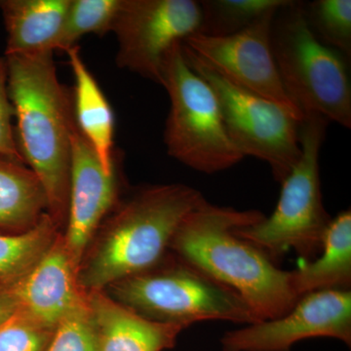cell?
<instances>
[{
    "label": "cell",
    "mask_w": 351,
    "mask_h": 351,
    "mask_svg": "<svg viewBox=\"0 0 351 351\" xmlns=\"http://www.w3.org/2000/svg\"><path fill=\"white\" fill-rule=\"evenodd\" d=\"M54 52L4 56L16 138L27 167L38 177L47 214L63 232L68 218L73 95L58 77Z\"/></svg>",
    "instance_id": "obj_1"
},
{
    "label": "cell",
    "mask_w": 351,
    "mask_h": 351,
    "mask_svg": "<svg viewBox=\"0 0 351 351\" xmlns=\"http://www.w3.org/2000/svg\"><path fill=\"white\" fill-rule=\"evenodd\" d=\"M265 218L257 210H237L206 202L184 219L170 252L239 294L260 321L287 313L298 298L290 271L237 234V228Z\"/></svg>",
    "instance_id": "obj_2"
},
{
    "label": "cell",
    "mask_w": 351,
    "mask_h": 351,
    "mask_svg": "<svg viewBox=\"0 0 351 351\" xmlns=\"http://www.w3.org/2000/svg\"><path fill=\"white\" fill-rule=\"evenodd\" d=\"M197 189L184 184H152L117 203L95 233L78 270L85 292L154 267L170 252L182 221L206 202Z\"/></svg>",
    "instance_id": "obj_3"
},
{
    "label": "cell",
    "mask_w": 351,
    "mask_h": 351,
    "mask_svg": "<svg viewBox=\"0 0 351 351\" xmlns=\"http://www.w3.org/2000/svg\"><path fill=\"white\" fill-rule=\"evenodd\" d=\"M143 317L182 328L208 320L258 322L239 294L169 252L157 265L106 289Z\"/></svg>",
    "instance_id": "obj_4"
},
{
    "label": "cell",
    "mask_w": 351,
    "mask_h": 351,
    "mask_svg": "<svg viewBox=\"0 0 351 351\" xmlns=\"http://www.w3.org/2000/svg\"><path fill=\"white\" fill-rule=\"evenodd\" d=\"M302 3L291 0L272 22V51L284 89L302 114L316 113L350 129V60L314 36Z\"/></svg>",
    "instance_id": "obj_5"
},
{
    "label": "cell",
    "mask_w": 351,
    "mask_h": 351,
    "mask_svg": "<svg viewBox=\"0 0 351 351\" xmlns=\"http://www.w3.org/2000/svg\"><path fill=\"white\" fill-rule=\"evenodd\" d=\"M329 121L306 113L300 125L302 154L281 184L274 213L255 225L237 228V235L265 252L274 263L295 250L306 260L319 255L331 217L323 205L319 156Z\"/></svg>",
    "instance_id": "obj_6"
},
{
    "label": "cell",
    "mask_w": 351,
    "mask_h": 351,
    "mask_svg": "<svg viewBox=\"0 0 351 351\" xmlns=\"http://www.w3.org/2000/svg\"><path fill=\"white\" fill-rule=\"evenodd\" d=\"M161 86L170 99L164 144L171 157L205 174L230 169L244 158L228 136L216 94L186 61L182 43L166 55Z\"/></svg>",
    "instance_id": "obj_7"
},
{
    "label": "cell",
    "mask_w": 351,
    "mask_h": 351,
    "mask_svg": "<svg viewBox=\"0 0 351 351\" xmlns=\"http://www.w3.org/2000/svg\"><path fill=\"white\" fill-rule=\"evenodd\" d=\"M182 52L191 68L216 94L233 145L244 157H256L267 163L281 184L301 157L302 119L282 106L228 82L184 47Z\"/></svg>",
    "instance_id": "obj_8"
},
{
    "label": "cell",
    "mask_w": 351,
    "mask_h": 351,
    "mask_svg": "<svg viewBox=\"0 0 351 351\" xmlns=\"http://www.w3.org/2000/svg\"><path fill=\"white\" fill-rule=\"evenodd\" d=\"M201 19L195 0H122L112 29L117 66L161 85L166 55L199 31Z\"/></svg>",
    "instance_id": "obj_9"
},
{
    "label": "cell",
    "mask_w": 351,
    "mask_h": 351,
    "mask_svg": "<svg viewBox=\"0 0 351 351\" xmlns=\"http://www.w3.org/2000/svg\"><path fill=\"white\" fill-rule=\"evenodd\" d=\"M277 11L232 36L196 32L184 40L182 47L228 82L282 106L302 119L304 114L284 89L272 51L271 27Z\"/></svg>",
    "instance_id": "obj_10"
},
{
    "label": "cell",
    "mask_w": 351,
    "mask_h": 351,
    "mask_svg": "<svg viewBox=\"0 0 351 351\" xmlns=\"http://www.w3.org/2000/svg\"><path fill=\"white\" fill-rule=\"evenodd\" d=\"M319 337L339 339L350 346V289L302 295L281 317L226 332L221 343L223 351H291L299 341Z\"/></svg>",
    "instance_id": "obj_11"
},
{
    "label": "cell",
    "mask_w": 351,
    "mask_h": 351,
    "mask_svg": "<svg viewBox=\"0 0 351 351\" xmlns=\"http://www.w3.org/2000/svg\"><path fill=\"white\" fill-rule=\"evenodd\" d=\"M117 171L106 172L75 123L71 136L68 218L62 233L66 251L77 270L88 245L104 219L117 206Z\"/></svg>",
    "instance_id": "obj_12"
},
{
    "label": "cell",
    "mask_w": 351,
    "mask_h": 351,
    "mask_svg": "<svg viewBox=\"0 0 351 351\" xmlns=\"http://www.w3.org/2000/svg\"><path fill=\"white\" fill-rule=\"evenodd\" d=\"M7 289L16 308L50 328L56 327L64 315L87 297L62 232L39 262Z\"/></svg>",
    "instance_id": "obj_13"
},
{
    "label": "cell",
    "mask_w": 351,
    "mask_h": 351,
    "mask_svg": "<svg viewBox=\"0 0 351 351\" xmlns=\"http://www.w3.org/2000/svg\"><path fill=\"white\" fill-rule=\"evenodd\" d=\"M87 295L96 325L98 351L170 350L184 330L143 317L114 301L105 291H91Z\"/></svg>",
    "instance_id": "obj_14"
},
{
    "label": "cell",
    "mask_w": 351,
    "mask_h": 351,
    "mask_svg": "<svg viewBox=\"0 0 351 351\" xmlns=\"http://www.w3.org/2000/svg\"><path fill=\"white\" fill-rule=\"evenodd\" d=\"M71 0H0L5 55L54 52Z\"/></svg>",
    "instance_id": "obj_15"
},
{
    "label": "cell",
    "mask_w": 351,
    "mask_h": 351,
    "mask_svg": "<svg viewBox=\"0 0 351 351\" xmlns=\"http://www.w3.org/2000/svg\"><path fill=\"white\" fill-rule=\"evenodd\" d=\"M66 53L75 76L73 99L76 125L94 149L106 172H115L114 115L112 108L83 61L80 46Z\"/></svg>",
    "instance_id": "obj_16"
},
{
    "label": "cell",
    "mask_w": 351,
    "mask_h": 351,
    "mask_svg": "<svg viewBox=\"0 0 351 351\" xmlns=\"http://www.w3.org/2000/svg\"><path fill=\"white\" fill-rule=\"evenodd\" d=\"M321 254L313 262L291 270V284L298 299L309 293L351 285V212L346 210L328 226Z\"/></svg>",
    "instance_id": "obj_17"
},
{
    "label": "cell",
    "mask_w": 351,
    "mask_h": 351,
    "mask_svg": "<svg viewBox=\"0 0 351 351\" xmlns=\"http://www.w3.org/2000/svg\"><path fill=\"white\" fill-rule=\"evenodd\" d=\"M47 214L38 177L25 164L0 157V230L23 232Z\"/></svg>",
    "instance_id": "obj_18"
},
{
    "label": "cell",
    "mask_w": 351,
    "mask_h": 351,
    "mask_svg": "<svg viewBox=\"0 0 351 351\" xmlns=\"http://www.w3.org/2000/svg\"><path fill=\"white\" fill-rule=\"evenodd\" d=\"M60 232L45 214L25 232L0 233V284L8 287L25 276L49 250Z\"/></svg>",
    "instance_id": "obj_19"
},
{
    "label": "cell",
    "mask_w": 351,
    "mask_h": 351,
    "mask_svg": "<svg viewBox=\"0 0 351 351\" xmlns=\"http://www.w3.org/2000/svg\"><path fill=\"white\" fill-rule=\"evenodd\" d=\"M291 0H202L199 34L228 36L243 31L265 14L279 10Z\"/></svg>",
    "instance_id": "obj_20"
},
{
    "label": "cell",
    "mask_w": 351,
    "mask_h": 351,
    "mask_svg": "<svg viewBox=\"0 0 351 351\" xmlns=\"http://www.w3.org/2000/svg\"><path fill=\"white\" fill-rule=\"evenodd\" d=\"M122 0H71L55 51L77 45L86 34L105 36L112 32Z\"/></svg>",
    "instance_id": "obj_21"
},
{
    "label": "cell",
    "mask_w": 351,
    "mask_h": 351,
    "mask_svg": "<svg viewBox=\"0 0 351 351\" xmlns=\"http://www.w3.org/2000/svg\"><path fill=\"white\" fill-rule=\"evenodd\" d=\"M302 4L307 24L314 36L350 60V0H314Z\"/></svg>",
    "instance_id": "obj_22"
},
{
    "label": "cell",
    "mask_w": 351,
    "mask_h": 351,
    "mask_svg": "<svg viewBox=\"0 0 351 351\" xmlns=\"http://www.w3.org/2000/svg\"><path fill=\"white\" fill-rule=\"evenodd\" d=\"M44 351H98L96 325L88 295L58 323Z\"/></svg>",
    "instance_id": "obj_23"
},
{
    "label": "cell",
    "mask_w": 351,
    "mask_h": 351,
    "mask_svg": "<svg viewBox=\"0 0 351 351\" xmlns=\"http://www.w3.org/2000/svg\"><path fill=\"white\" fill-rule=\"evenodd\" d=\"M54 330L16 308L0 324V351H44Z\"/></svg>",
    "instance_id": "obj_24"
},
{
    "label": "cell",
    "mask_w": 351,
    "mask_h": 351,
    "mask_svg": "<svg viewBox=\"0 0 351 351\" xmlns=\"http://www.w3.org/2000/svg\"><path fill=\"white\" fill-rule=\"evenodd\" d=\"M13 119V106L7 90L6 60L2 57L0 58V157L25 164L16 138Z\"/></svg>",
    "instance_id": "obj_25"
},
{
    "label": "cell",
    "mask_w": 351,
    "mask_h": 351,
    "mask_svg": "<svg viewBox=\"0 0 351 351\" xmlns=\"http://www.w3.org/2000/svg\"><path fill=\"white\" fill-rule=\"evenodd\" d=\"M16 306L6 286L0 284V324L13 313Z\"/></svg>",
    "instance_id": "obj_26"
}]
</instances>
